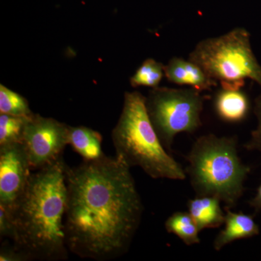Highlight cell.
<instances>
[{"label": "cell", "instance_id": "6da1fadb", "mask_svg": "<svg viewBox=\"0 0 261 261\" xmlns=\"http://www.w3.org/2000/svg\"><path fill=\"white\" fill-rule=\"evenodd\" d=\"M130 168L106 154L66 166L65 238L77 256L106 261L128 251L143 214Z\"/></svg>", "mask_w": 261, "mask_h": 261}, {"label": "cell", "instance_id": "7a4b0ae2", "mask_svg": "<svg viewBox=\"0 0 261 261\" xmlns=\"http://www.w3.org/2000/svg\"><path fill=\"white\" fill-rule=\"evenodd\" d=\"M66 166L62 157L32 173L23 195L8 211L15 228L13 245L29 260L68 259Z\"/></svg>", "mask_w": 261, "mask_h": 261}, {"label": "cell", "instance_id": "3957f363", "mask_svg": "<svg viewBox=\"0 0 261 261\" xmlns=\"http://www.w3.org/2000/svg\"><path fill=\"white\" fill-rule=\"evenodd\" d=\"M116 157L129 168L139 166L152 178L184 180L187 173L170 155L156 133L146 108V97L127 92L119 120L112 132Z\"/></svg>", "mask_w": 261, "mask_h": 261}, {"label": "cell", "instance_id": "277c9868", "mask_svg": "<svg viewBox=\"0 0 261 261\" xmlns=\"http://www.w3.org/2000/svg\"><path fill=\"white\" fill-rule=\"evenodd\" d=\"M189 175L197 197L214 196L226 204L237 205L245 191L244 182L250 168L239 157L236 137L209 134L199 137L187 156Z\"/></svg>", "mask_w": 261, "mask_h": 261}, {"label": "cell", "instance_id": "5b68a950", "mask_svg": "<svg viewBox=\"0 0 261 261\" xmlns=\"http://www.w3.org/2000/svg\"><path fill=\"white\" fill-rule=\"evenodd\" d=\"M211 79L221 83H245L261 87V66L252 50L250 33L238 27L224 35L203 39L189 55Z\"/></svg>", "mask_w": 261, "mask_h": 261}, {"label": "cell", "instance_id": "8992f818", "mask_svg": "<svg viewBox=\"0 0 261 261\" xmlns=\"http://www.w3.org/2000/svg\"><path fill=\"white\" fill-rule=\"evenodd\" d=\"M205 99L200 91L192 87H158L149 91L146 97L147 114L165 148L171 150L178 134H192L202 126Z\"/></svg>", "mask_w": 261, "mask_h": 261}, {"label": "cell", "instance_id": "52a82bcc", "mask_svg": "<svg viewBox=\"0 0 261 261\" xmlns=\"http://www.w3.org/2000/svg\"><path fill=\"white\" fill-rule=\"evenodd\" d=\"M68 142L69 126L34 114L25 125L21 143L32 171H37L61 159Z\"/></svg>", "mask_w": 261, "mask_h": 261}, {"label": "cell", "instance_id": "ba28073f", "mask_svg": "<svg viewBox=\"0 0 261 261\" xmlns=\"http://www.w3.org/2000/svg\"><path fill=\"white\" fill-rule=\"evenodd\" d=\"M23 144L0 146V207L10 211L23 195L32 173Z\"/></svg>", "mask_w": 261, "mask_h": 261}, {"label": "cell", "instance_id": "9c48e42d", "mask_svg": "<svg viewBox=\"0 0 261 261\" xmlns=\"http://www.w3.org/2000/svg\"><path fill=\"white\" fill-rule=\"evenodd\" d=\"M165 76L169 82L180 86H189L202 91L211 90L218 82L206 74L198 65L181 58H173L164 67Z\"/></svg>", "mask_w": 261, "mask_h": 261}, {"label": "cell", "instance_id": "30bf717a", "mask_svg": "<svg viewBox=\"0 0 261 261\" xmlns=\"http://www.w3.org/2000/svg\"><path fill=\"white\" fill-rule=\"evenodd\" d=\"M218 116L228 123H239L247 118L250 111V100L242 88L221 86L214 101Z\"/></svg>", "mask_w": 261, "mask_h": 261}, {"label": "cell", "instance_id": "8fae6325", "mask_svg": "<svg viewBox=\"0 0 261 261\" xmlns=\"http://www.w3.org/2000/svg\"><path fill=\"white\" fill-rule=\"evenodd\" d=\"M224 223V229L215 239L214 247L217 251L233 241L252 238L259 233L258 226L252 216L243 213L237 214L226 209Z\"/></svg>", "mask_w": 261, "mask_h": 261}, {"label": "cell", "instance_id": "7c38bea8", "mask_svg": "<svg viewBox=\"0 0 261 261\" xmlns=\"http://www.w3.org/2000/svg\"><path fill=\"white\" fill-rule=\"evenodd\" d=\"M221 201L214 196L197 197L189 200V213L193 218L199 231L219 227L224 224L226 215L221 209Z\"/></svg>", "mask_w": 261, "mask_h": 261}, {"label": "cell", "instance_id": "4fadbf2b", "mask_svg": "<svg viewBox=\"0 0 261 261\" xmlns=\"http://www.w3.org/2000/svg\"><path fill=\"white\" fill-rule=\"evenodd\" d=\"M102 144V135L97 130L86 126H69L68 145L83 158L84 161H96L106 155Z\"/></svg>", "mask_w": 261, "mask_h": 261}, {"label": "cell", "instance_id": "5bb4252c", "mask_svg": "<svg viewBox=\"0 0 261 261\" xmlns=\"http://www.w3.org/2000/svg\"><path fill=\"white\" fill-rule=\"evenodd\" d=\"M165 227L168 233L176 235L188 246L200 243V231L190 213H174L166 220Z\"/></svg>", "mask_w": 261, "mask_h": 261}, {"label": "cell", "instance_id": "9a60e30c", "mask_svg": "<svg viewBox=\"0 0 261 261\" xmlns=\"http://www.w3.org/2000/svg\"><path fill=\"white\" fill-rule=\"evenodd\" d=\"M165 65L152 58L144 61L130 79L132 87H149L155 88L159 86L164 73Z\"/></svg>", "mask_w": 261, "mask_h": 261}, {"label": "cell", "instance_id": "2e32d148", "mask_svg": "<svg viewBox=\"0 0 261 261\" xmlns=\"http://www.w3.org/2000/svg\"><path fill=\"white\" fill-rule=\"evenodd\" d=\"M31 117L15 116L1 113L0 146L21 143L25 125Z\"/></svg>", "mask_w": 261, "mask_h": 261}, {"label": "cell", "instance_id": "e0dca14e", "mask_svg": "<svg viewBox=\"0 0 261 261\" xmlns=\"http://www.w3.org/2000/svg\"><path fill=\"white\" fill-rule=\"evenodd\" d=\"M0 113L23 117H31L34 114L25 98L3 84L0 85Z\"/></svg>", "mask_w": 261, "mask_h": 261}, {"label": "cell", "instance_id": "ac0fdd59", "mask_svg": "<svg viewBox=\"0 0 261 261\" xmlns=\"http://www.w3.org/2000/svg\"><path fill=\"white\" fill-rule=\"evenodd\" d=\"M254 113L257 119V128L252 130L251 138L244 147L247 150H257L261 152V94L255 98Z\"/></svg>", "mask_w": 261, "mask_h": 261}, {"label": "cell", "instance_id": "d6986e66", "mask_svg": "<svg viewBox=\"0 0 261 261\" xmlns=\"http://www.w3.org/2000/svg\"><path fill=\"white\" fill-rule=\"evenodd\" d=\"M0 237L1 240L8 238L13 241L15 237V228L11 214L3 207H0Z\"/></svg>", "mask_w": 261, "mask_h": 261}, {"label": "cell", "instance_id": "ffe728a7", "mask_svg": "<svg viewBox=\"0 0 261 261\" xmlns=\"http://www.w3.org/2000/svg\"><path fill=\"white\" fill-rule=\"evenodd\" d=\"M0 260L25 261L29 260L14 245L4 243L2 245L1 250H0Z\"/></svg>", "mask_w": 261, "mask_h": 261}, {"label": "cell", "instance_id": "44dd1931", "mask_svg": "<svg viewBox=\"0 0 261 261\" xmlns=\"http://www.w3.org/2000/svg\"><path fill=\"white\" fill-rule=\"evenodd\" d=\"M249 204L253 207L255 213L259 212L261 210V185L257 188L256 195L249 202Z\"/></svg>", "mask_w": 261, "mask_h": 261}]
</instances>
